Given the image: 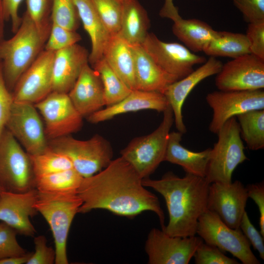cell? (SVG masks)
<instances>
[{
    "label": "cell",
    "instance_id": "cell-5",
    "mask_svg": "<svg viewBox=\"0 0 264 264\" xmlns=\"http://www.w3.org/2000/svg\"><path fill=\"white\" fill-rule=\"evenodd\" d=\"M163 112L162 121L154 131L133 138L120 152L121 157L132 166L142 179L149 177L164 161L174 117L169 105Z\"/></svg>",
    "mask_w": 264,
    "mask_h": 264
},
{
    "label": "cell",
    "instance_id": "cell-30",
    "mask_svg": "<svg viewBox=\"0 0 264 264\" xmlns=\"http://www.w3.org/2000/svg\"><path fill=\"white\" fill-rule=\"evenodd\" d=\"M83 177L71 168L35 177L38 191L50 193L77 194Z\"/></svg>",
    "mask_w": 264,
    "mask_h": 264
},
{
    "label": "cell",
    "instance_id": "cell-20",
    "mask_svg": "<svg viewBox=\"0 0 264 264\" xmlns=\"http://www.w3.org/2000/svg\"><path fill=\"white\" fill-rule=\"evenodd\" d=\"M88 56L87 50L77 44L55 52L52 67V91L68 93L84 66L88 63Z\"/></svg>",
    "mask_w": 264,
    "mask_h": 264
},
{
    "label": "cell",
    "instance_id": "cell-8",
    "mask_svg": "<svg viewBox=\"0 0 264 264\" xmlns=\"http://www.w3.org/2000/svg\"><path fill=\"white\" fill-rule=\"evenodd\" d=\"M0 184L5 191L14 192L35 188L29 155L8 130L0 139Z\"/></svg>",
    "mask_w": 264,
    "mask_h": 264
},
{
    "label": "cell",
    "instance_id": "cell-22",
    "mask_svg": "<svg viewBox=\"0 0 264 264\" xmlns=\"http://www.w3.org/2000/svg\"><path fill=\"white\" fill-rule=\"evenodd\" d=\"M67 94L76 109L83 117H88L105 106L101 78L88 63L84 66Z\"/></svg>",
    "mask_w": 264,
    "mask_h": 264
},
{
    "label": "cell",
    "instance_id": "cell-2",
    "mask_svg": "<svg viewBox=\"0 0 264 264\" xmlns=\"http://www.w3.org/2000/svg\"><path fill=\"white\" fill-rule=\"evenodd\" d=\"M143 185L164 198L169 222L164 230L171 236L191 237L196 234L198 220L207 210L210 183L205 177L187 174L180 177L172 172L159 179H142Z\"/></svg>",
    "mask_w": 264,
    "mask_h": 264
},
{
    "label": "cell",
    "instance_id": "cell-10",
    "mask_svg": "<svg viewBox=\"0 0 264 264\" xmlns=\"http://www.w3.org/2000/svg\"><path fill=\"white\" fill-rule=\"evenodd\" d=\"M141 45L162 70L177 80L193 72L195 65L202 64L207 60L185 45L163 42L153 33H148Z\"/></svg>",
    "mask_w": 264,
    "mask_h": 264
},
{
    "label": "cell",
    "instance_id": "cell-15",
    "mask_svg": "<svg viewBox=\"0 0 264 264\" xmlns=\"http://www.w3.org/2000/svg\"><path fill=\"white\" fill-rule=\"evenodd\" d=\"M215 85L220 90H255L264 88V60L251 54L222 64L216 74Z\"/></svg>",
    "mask_w": 264,
    "mask_h": 264
},
{
    "label": "cell",
    "instance_id": "cell-44",
    "mask_svg": "<svg viewBox=\"0 0 264 264\" xmlns=\"http://www.w3.org/2000/svg\"><path fill=\"white\" fill-rule=\"evenodd\" d=\"M239 228L253 248L259 252L260 258L264 260V237L252 224L246 211L243 215Z\"/></svg>",
    "mask_w": 264,
    "mask_h": 264
},
{
    "label": "cell",
    "instance_id": "cell-3",
    "mask_svg": "<svg viewBox=\"0 0 264 264\" xmlns=\"http://www.w3.org/2000/svg\"><path fill=\"white\" fill-rule=\"evenodd\" d=\"M51 21L37 24L25 12L21 23L11 38L0 42V61L8 88H14L17 82L44 49Z\"/></svg>",
    "mask_w": 264,
    "mask_h": 264
},
{
    "label": "cell",
    "instance_id": "cell-24",
    "mask_svg": "<svg viewBox=\"0 0 264 264\" xmlns=\"http://www.w3.org/2000/svg\"><path fill=\"white\" fill-rule=\"evenodd\" d=\"M79 18L91 43L88 63L93 66L103 58L105 49L112 36L101 20L91 0H73Z\"/></svg>",
    "mask_w": 264,
    "mask_h": 264
},
{
    "label": "cell",
    "instance_id": "cell-29",
    "mask_svg": "<svg viewBox=\"0 0 264 264\" xmlns=\"http://www.w3.org/2000/svg\"><path fill=\"white\" fill-rule=\"evenodd\" d=\"M203 52L210 57H229L232 59L250 53L245 34L228 31H217Z\"/></svg>",
    "mask_w": 264,
    "mask_h": 264
},
{
    "label": "cell",
    "instance_id": "cell-4",
    "mask_svg": "<svg viewBox=\"0 0 264 264\" xmlns=\"http://www.w3.org/2000/svg\"><path fill=\"white\" fill-rule=\"evenodd\" d=\"M37 192L35 207L45 220L52 232L56 252L55 264H68L67 240L82 200L77 194Z\"/></svg>",
    "mask_w": 264,
    "mask_h": 264
},
{
    "label": "cell",
    "instance_id": "cell-19",
    "mask_svg": "<svg viewBox=\"0 0 264 264\" xmlns=\"http://www.w3.org/2000/svg\"><path fill=\"white\" fill-rule=\"evenodd\" d=\"M222 64L214 57H210L197 69L185 77L169 85L163 94L165 96L174 114V122L177 131L182 134L187 131L182 114V106L192 89L204 79L220 71Z\"/></svg>",
    "mask_w": 264,
    "mask_h": 264
},
{
    "label": "cell",
    "instance_id": "cell-47",
    "mask_svg": "<svg viewBox=\"0 0 264 264\" xmlns=\"http://www.w3.org/2000/svg\"><path fill=\"white\" fill-rule=\"evenodd\" d=\"M159 15L161 17L171 19L174 22L181 18L178 8L174 4L173 0H164Z\"/></svg>",
    "mask_w": 264,
    "mask_h": 264
},
{
    "label": "cell",
    "instance_id": "cell-6",
    "mask_svg": "<svg viewBox=\"0 0 264 264\" xmlns=\"http://www.w3.org/2000/svg\"><path fill=\"white\" fill-rule=\"evenodd\" d=\"M48 147L68 157L73 168L83 177L91 176L106 168L112 161L113 150L110 142L96 134L86 140L69 135L51 139Z\"/></svg>",
    "mask_w": 264,
    "mask_h": 264
},
{
    "label": "cell",
    "instance_id": "cell-12",
    "mask_svg": "<svg viewBox=\"0 0 264 264\" xmlns=\"http://www.w3.org/2000/svg\"><path fill=\"white\" fill-rule=\"evenodd\" d=\"M5 127L29 155L47 149L44 128L34 104L13 101Z\"/></svg>",
    "mask_w": 264,
    "mask_h": 264
},
{
    "label": "cell",
    "instance_id": "cell-48",
    "mask_svg": "<svg viewBox=\"0 0 264 264\" xmlns=\"http://www.w3.org/2000/svg\"><path fill=\"white\" fill-rule=\"evenodd\" d=\"M32 253H27L26 254L11 257L0 260V264H26Z\"/></svg>",
    "mask_w": 264,
    "mask_h": 264
},
{
    "label": "cell",
    "instance_id": "cell-1",
    "mask_svg": "<svg viewBox=\"0 0 264 264\" xmlns=\"http://www.w3.org/2000/svg\"><path fill=\"white\" fill-rule=\"evenodd\" d=\"M77 194L82 200L79 213L101 209L132 218L150 211L158 216L161 229L165 228V216L158 198L145 188L142 179L121 156L96 174L83 177Z\"/></svg>",
    "mask_w": 264,
    "mask_h": 264
},
{
    "label": "cell",
    "instance_id": "cell-34",
    "mask_svg": "<svg viewBox=\"0 0 264 264\" xmlns=\"http://www.w3.org/2000/svg\"><path fill=\"white\" fill-rule=\"evenodd\" d=\"M122 0H91L104 25L111 36L119 32Z\"/></svg>",
    "mask_w": 264,
    "mask_h": 264
},
{
    "label": "cell",
    "instance_id": "cell-17",
    "mask_svg": "<svg viewBox=\"0 0 264 264\" xmlns=\"http://www.w3.org/2000/svg\"><path fill=\"white\" fill-rule=\"evenodd\" d=\"M54 52L44 49L22 74L12 94L13 101L35 104L52 91Z\"/></svg>",
    "mask_w": 264,
    "mask_h": 264
},
{
    "label": "cell",
    "instance_id": "cell-25",
    "mask_svg": "<svg viewBox=\"0 0 264 264\" xmlns=\"http://www.w3.org/2000/svg\"><path fill=\"white\" fill-rule=\"evenodd\" d=\"M182 133L170 132L164 161L180 166L186 173L205 177L211 148L199 152L190 151L180 143Z\"/></svg>",
    "mask_w": 264,
    "mask_h": 264
},
{
    "label": "cell",
    "instance_id": "cell-39",
    "mask_svg": "<svg viewBox=\"0 0 264 264\" xmlns=\"http://www.w3.org/2000/svg\"><path fill=\"white\" fill-rule=\"evenodd\" d=\"M245 35L250 53L264 60V21L249 23Z\"/></svg>",
    "mask_w": 264,
    "mask_h": 264
},
{
    "label": "cell",
    "instance_id": "cell-33",
    "mask_svg": "<svg viewBox=\"0 0 264 264\" xmlns=\"http://www.w3.org/2000/svg\"><path fill=\"white\" fill-rule=\"evenodd\" d=\"M29 155L35 177L73 168L67 156L48 147L42 153Z\"/></svg>",
    "mask_w": 264,
    "mask_h": 264
},
{
    "label": "cell",
    "instance_id": "cell-32",
    "mask_svg": "<svg viewBox=\"0 0 264 264\" xmlns=\"http://www.w3.org/2000/svg\"><path fill=\"white\" fill-rule=\"evenodd\" d=\"M92 67L97 72L101 78L105 106H110L120 101L132 90L112 70L104 57Z\"/></svg>",
    "mask_w": 264,
    "mask_h": 264
},
{
    "label": "cell",
    "instance_id": "cell-43",
    "mask_svg": "<svg viewBox=\"0 0 264 264\" xmlns=\"http://www.w3.org/2000/svg\"><path fill=\"white\" fill-rule=\"evenodd\" d=\"M13 103L12 94L8 90L0 66V139L6 126Z\"/></svg>",
    "mask_w": 264,
    "mask_h": 264
},
{
    "label": "cell",
    "instance_id": "cell-7",
    "mask_svg": "<svg viewBox=\"0 0 264 264\" xmlns=\"http://www.w3.org/2000/svg\"><path fill=\"white\" fill-rule=\"evenodd\" d=\"M217 134L218 141L211 148L205 177L210 184L232 182L235 169L248 159L244 154V147L236 116L226 121Z\"/></svg>",
    "mask_w": 264,
    "mask_h": 264
},
{
    "label": "cell",
    "instance_id": "cell-46",
    "mask_svg": "<svg viewBox=\"0 0 264 264\" xmlns=\"http://www.w3.org/2000/svg\"><path fill=\"white\" fill-rule=\"evenodd\" d=\"M23 0H2L5 20H10L12 31L15 33L19 28L22 18L19 15V8Z\"/></svg>",
    "mask_w": 264,
    "mask_h": 264
},
{
    "label": "cell",
    "instance_id": "cell-41",
    "mask_svg": "<svg viewBox=\"0 0 264 264\" xmlns=\"http://www.w3.org/2000/svg\"><path fill=\"white\" fill-rule=\"evenodd\" d=\"M249 23L264 21V0H232Z\"/></svg>",
    "mask_w": 264,
    "mask_h": 264
},
{
    "label": "cell",
    "instance_id": "cell-16",
    "mask_svg": "<svg viewBox=\"0 0 264 264\" xmlns=\"http://www.w3.org/2000/svg\"><path fill=\"white\" fill-rule=\"evenodd\" d=\"M248 198L247 190L239 180L210 184L207 209L216 213L230 228H239Z\"/></svg>",
    "mask_w": 264,
    "mask_h": 264
},
{
    "label": "cell",
    "instance_id": "cell-37",
    "mask_svg": "<svg viewBox=\"0 0 264 264\" xmlns=\"http://www.w3.org/2000/svg\"><path fill=\"white\" fill-rule=\"evenodd\" d=\"M17 234L12 227L0 221V260L27 253L19 243L16 238Z\"/></svg>",
    "mask_w": 264,
    "mask_h": 264
},
{
    "label": "cell",
    "instance_id": "cell-21",
    "mask_svg": "<svg viewBox=\"0 0 264 264\" xmlns=\"http://www.w3.org/2000/svg\"><path fill=\"white\" fill-rule=\"evenodd\" d=\"M169 105L165 96L161 92L132 90L120 101L92 113L87 117V119L91 123L97 124L130 112L145 110L163 112Z\"/></svg>",
    "mask_w": 264,
    "mask_h": 264
},
{
    "label": "cell",
    "instance_id": "cell-18",
    "mask_svg": "<svg viewBox=\"0 0 264 264\" xmlns=\"http://www.w3.org/2000/svg\"><path fill=\"white\" fill-rule=\"evenodd\" d=\"M37 194L36 188L24 192L4 191L0 198V221L18 234L34 236L36 230L30 218L38 213L35 207Z\"/></svg>",
    "mask_w": 264,
    "mask_h": 264
},
{
    "label": "cell",
    "instance_id": "cell-38",
    "mask_svg": "<svg viewBox=\"0 0 264 264\" xmlns=\"http://www.w3.org/2000/svg\"><path fill=\"white\" fill-rule=\"evenodd\" d=\"M196 264H238L234 258L225 255L216 246L206 243L203 241L197 247L194 255Z\"/></svg>",
    "mask_w": 264,
    "mask_h": 264
},
{
    "label": "cell",
    "instance_id": "cell-26",
    "mask_svg": "<svg viewBox=\"0 0 264 264\" xmlns=\"http://www.w3.org/2000/svg\"><path fill=\"white\" fill-rule=\"evenodd\" d=\"M150 27L148 13L138 0H122L121 26L117 35L130 45H141Z\"/></svg>",
    "mask_w": 264,
    "mask_h": 264
},
{
    "label": "cell",
    "instance_id": "cell-50",
    "mask_svg": "<svg viewBox=\"0 0 264 264\" xmlns=\"http://www.w3.org/2000/svg\"><path fill=\"white\" fill-rule=\"evenodd\" d=\"M4 191H5V190H4V189L3 188V187H2V186L0 184V196H1V195L2 193Z\"/></svg>",
    "mask_w": 264,
    "mask_h": 264
},
{
    "label": "cell",
    "instance_id": "cell-40",
    "mask_svg": "<svg viewBox=\"0 0 264 264\" xmlns=\"http://www.w3.org/2000/svg\"><path fill=\"white\" fill-rule=\"evenodd\" d=\"M35 251L31 254L26 264H55L56 252L55 249L47 245V240L44 235L34 238Z\"/></svg>",
    "mask_w": 264,
    "mask_h": 264
},
{
    "label": "cell",
    "instance_id": "cell-14",
    "mask_svg": "<svg viewBox=\"0 0 264 264\" xmlns=\"http://www.w3.org/2000/svg\"><path fill=\"white\" fill-rule=\"evenodd\" d=\"M202 239L195 236H171L154 228L148 235L145 250L149 264H188Z\"/></svg>",
    "mask_w": 264,
    "mask_h": 264
},
{
    "label": "cell",
    "instance_id": "cell-28",
    "mask_svg": "<svg viewBox=\"0 0 264 264\" xmlns=\"http://www.w3.org/2000/svg\"><path fill=\"white\" fill-rule=\"evenodd\" d=\"M172 31L175 36L194 53L203 51L205 46L217 33V31L203 21L182 18L174 22Z\"/></svg>",
    "mask_w": 264,
    "mask_h": 264
},
{
    "label": "cell",
    "instance_id": "cell-36",
    "mask_svg": "<svg viewBox=\"0 0 264 264\" xmlns=\"http://www.w3.org/2000/svg\"><path fill=\"white\" fill-rule=\"evenodd\" d=\"M81 40V36L76 31L70 30L52 23L44 49L55 52L77 44Z\"/></svg>",
    "mask_w": 264,
    "mask_h": 264
},
{
    "label": "cell",
    "instance_id": "cell-11",
    "mask_svg": "<svg viewBox=\"0 0 264 264\" xmlns=\"http://www.w3.org/2000/svg\"><path fill=\"white\" fill-rule=\"evenodd\" d=\"M34 106L44 120L45 135L49 140L76 132L82 127L83 117L67 93L52 91Z\"/></svg>",
    "mask_w": 264,
    "mask_h": 264
},
{
    "label": "cell",
    "instance_id": "cell-23",
    "mask_svg": "<svg viewBox=\"0 0 264 264\" xmlns=\"http://www.w3.org/2000/svg\"><path fill=\"white\" fill-rule=\"evenodd\" d=\"M135 63L136 89L163 93L166 88L177 81L162 70L141 45H131Z\"/></svg>",
    "mask_w": 264,
    "mask_h": 264
},
{
    "label": "cell",
    "instance_id": "cell-13",
    "mask_svg": "<svg viewBox=\"0 0 264 264\" xmlns=\"http://www.w3.org/2000/svg\"><path fill=\"white\" fill-rule=\"evenodd\" d=\"M206 101L213 112L209 129L217 134L230 118L250 110H264V91L219 90L208 93Z\"/></svg>",
    "mask_w": 264,
    "mask_h": 264
},
{
    "label": "cell",
    "instance_id": "cell-35",
    "mask_svg": "<svg viewBox=\"0 0 264 264\" xmlns=\"http://www.w3.org/2000/svg\"><path fill=\"white\" fill-rule=\"evenodd\" d=\"M52 23L76 31L79 16L73 0H53L50 13Z\"/></svg>",
    "mask_w": 264,
    "mask_h": 264
},
{
    "label": "cell",
    "instance_id": "cell-9",
    "mask_svg": "<svg viewBox=\"0 0 264 264\" xmlns=\"http://www.w3.org/2000/svg\"><path fill=\"white\" fill-rule=\"evenodd\" d=\"M207 244L228 252L243 264H260L250 243L240 228H230L215 213L206 210L199 218L196 234Z\"/></svg>",
    "mask_w": 264,
    "mask_h": 264
},
{
    "label": "cell",
    "instance_id": "cell-42",
    "mask_svg": "<svg viewBox=\"0 0 264 264\" xmlns=\"http://www.w3.org/2000/svg\"><path fill=\"white\" fill-rule=\"evenodd\" d=\"M53 0H26V12L38 24L43 25L50 20Z\"/></svg>",
    "mask_w": 264,
    "mask_h": 264
},
{
    "label": "cell",
    "instance_id": "cell-27",
    "mask_svg": "<svg viewBox=\"0 0 264 264\" xmlns=\"http://www.w3.org/2000/svg\"><path fill=\"white\" fill-rule=\"evenodd\" d=\"M103 57L127 86L135 90L134 57L132 46L118 36H112Z\"/></svg>",
    "mask_w": 264,
    "mask_h": 264
},
{
    "label": "cell",
    "instance_id": "cell-31",
    "mask_svg": "<svg viewBox=\"0 0 264 264\" xmlns=\"http://www.w3.org/2000/svg\"><path fill=\"white\" fill-rule=\"evenodd\" d=\"M240 135L251 150L264 148V110H252L236 116Z\"/></svg>",
    "mask_w": 264,
    "mask_h": 264
},
{
    "label": "cell",
    "instance_id": "cell-49",
    "mask_svg": "<svg viewBox=\"0 0 264 264\" xmlns=\"http://www.w3.org/2000/svg\"><path fill=\"white\" fill-rule=\"evenodd\" d=\"M2 0H0V42L2 40L3 34V22L5 21Z\"/></svg>",
    "mask_w": 264,
    "mask_h": 264
},
{
    "label": "cell",
    "instance_id": "cell-45",
    "mask_svg": "<svg viewBox=\"0 0 264 264\" xmlns=\"http://www.w3.org/2000/svg\"><path fill=\"white\" fill-rule=\"evenodd\" d=\"M248 198H252L258 207L260 212V233L264 237V183L250 184L246 187Z\"/></svg>",
    "mask_w": 264,
    "mask_h": 264
}]
</instances>
